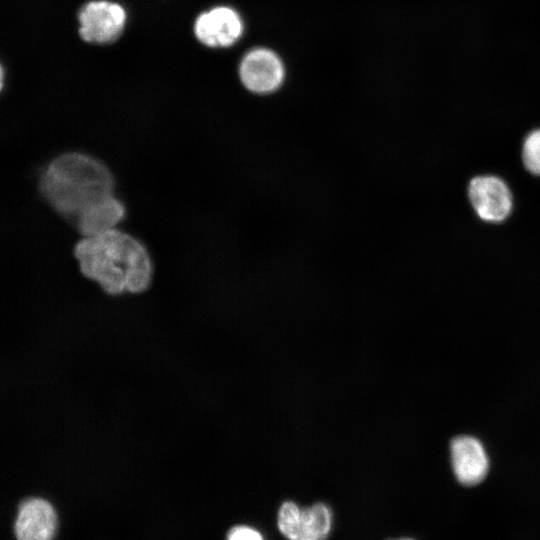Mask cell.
Wrapping results in <instances>:
<instances>
[{
  "instance_id": "277c9868",
  "label": "cell",
  "mask_w": 540,
  "mask_h": 540,
  "mask_svg": "<svg viewBox=\"0 0 540 540\" xmlns=\"http://www.w3.org/2000/svg\"><path fill=\"white\" fill-rule=\"evenodd\" d=\"M468 198L477 216L489 223L504 221L512 211L513 197L506 182L495 175H479L468 184Z\"/></svg>"
},
{
  "instance_id": "8fae6325",
  "label": "cell",
  "mask_w": 540,
  "mask_h": 540,
  "mask_svg": "<svg viewBox=\"0 0 540 540\" xmlns=\"http://www.w3.org/2000/svg\"><path fill=\"white\" fill-rule=\"evenodd\" d=\"M524 167L533 175L540 176V128L531 131L522 145Z\"/></svg>"
},
{
  "instance_id": "ba28073f",
  "label": "cell",
  "mask_w": 540,
  "mask_h": 540,
  "mask_svg": "<svg viewBox=\"0 0 540 540\" xmlns=\"http://www.w3.org/2000/svg\"><path fill=\"white\" fill-rule=\"evenodd\" d=\"M243 32L239 14L230 7L220 6L200 14L194 24L197 39L209 47H228Z\"/></svg>"
},
{
  "instance_id": "7c38bea8",
  "label": "cell",
  "mask_w": 540,
  "mask_h": 540,
  "mask_svg": "<svg viewBox=\"0 0 540 540\" xmlns=\"http://www.w3.org/2000/svg\"><path fill=\"white\" fill-rule=\"evenodd\" d=\"M227 540H264L262 534L247 525H238L230 529Z\"/></svg>"
},
{
  "instance_id": "7a4b0ae2",
  "label": "cell",
  "mask_w": 540,
  "mask_h": 540,
  "mask_svg": "<svg viewBox=\"0 0 540 540\" xmlns=\"http://www.w3.org/2000/svg\"><path fill=\"white\" fill-rule=\"evenodd\" d=\"M38 187L51 208L75 221L83 212L114 195L115 180L102 160L86 153L66 152L47 164Z\"/></svg>"
},
{
  "instance_id": "9c48e42d",
  "label": "cell",
  "mask_w": 540,
  "mask_h": 540,
  "mask_svg": "<svg viewBox=\"0 0 540 540\" xmlns=\"http://www.w3.org/2000/svg\"><path fill=\"white\" fill-rule=\"evenodd\" d=\"M56 530V514L52 505L42 498L24 500L15 523L17 540H52Z\"/></svg>"
},
{
  "instance_id": "5b68a950",
  "label": "cell",
  "mask_w": 540,
  "mask_h": 540,
  "mask_svg": "<svg viewBox=\"0 0 540 540\" xmlns=\"http://www.w3.org/2000/svg\"><path fill=\"white\" fill-rule=\"evenodd\" d=\"M78 19L79 34L84 41L105 44L116 40L121 34L126 22V12L115 2L90 1L82 7Z\"/></svg>"
},
{
  "instance_id": "8992f818",
  "label": "cell",
  "mask_w": 540,
  "mask_h": 540,
  "mask_svg": "<svg viewBox=\"0 0 540 540\" xmlns=\"http://www.w3.org/2000/svg\"><path fill=\"white\" fill-rule=\"evenodd\" d=\"M244 87L256 94H269L280 87L285 70L280 58L271 50L257 48L248 52L239 68Z\"/></svg>"
},
{
  "instance_id": "30bf717a",
  "label": "cell",
  "mask_w": 540,
  "mask_h": 540,
  "mask_svg": "<svg viewBox=\"0 0 540 540\" xmlns=\"http://www.w3.org/2000/svg\"><path fill=\"white\" fill-rule=\"evenodd\" d=\"M125 215L124 204L112 195L83 212L74 224L82 237H90L116 228Z\"/></svg>"
},
{
  "instance_id": "5bb4252c",
  "label": "cell",
  "mask_w": 540,
  "mask_h": 540,
  "mask_svg": "<svg viewBox=\"0 0 540 540\" xmlns=\"http://www.w3.org/2000/svg\"><path fill=\"white\" fill-rule=\"evenodd\" d=\"M389 540H397V539H389Z\"/></svg>"
},
{
  "instance_id": "3957f363",
  "label": "cell",
  "mask_w": 540,
  "mask_h": 540,
  "mask_svg": "<svg viewBox=\"0 0 540 540\" xmlns=\"http://www.w3.org/2000/svg\"><path fill=\"white\" fill-rule=\"evenodd\" d=\"M277 524L288 540H326L332 528V512L324 503L300 508L286 501L279 509Z\"/></svg>"
},
{
  "instance_id": "52a82bcc",
  "label": "cell",
  "mask_w": 540,
  "mask_h": 540,
  "mask_svg": "<svg viewBox=\"0 0 540 540\" xmlns=\"http://www.w3.org/2000/svg\"><path fill=\"white\" fill-rule=\"evenodd\" d=\"M453 473L462 485L474 486L482 482L489 470V458L485 447L477 438L460 435L450 444Z\"/></svg>"
},
{
  "instance_id": "6da1fadb",
  "label": "cell",
  "mask_w": 540,
  "mask_h": 540,
  "mask_svg": "<svg viewBox=\"0 0 540 540\" xmlns=\"http://www.w3.org/2000/svg\"><path fill=\"white\" fill-rule=\"evenodd\" d=\"M73 254L80 272L107 294H139L152 283L153 265L143 243L117 228L82 237Z\"/></svg>"
},
{
  "instance_id": "4fadbf2b",
  "label": "cell",
  "mask_w": 540,
  "mask_h": 540,
  "mask_svg": "<svg viewBox=\"0 0 540 540\" xmlns=\"http://www.w3.org/2000/svg\"><path fill=\"white\" fill-rule=\"evenodd\" d=\"M397 540H414L412 538H400V539H397Z\"/></svg>"
}]
</instances>
